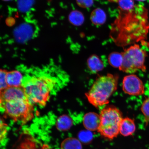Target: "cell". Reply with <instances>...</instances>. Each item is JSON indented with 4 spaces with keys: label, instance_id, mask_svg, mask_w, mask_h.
<instances>
[{
    "label": "cell",
    "instance_id": "1",
    "mask_svg": "<svg viewBox=\"0 0 149 149\" xmlns=\"http://www.w3.org/2000/svg\"><path fill=\"white\" fill-rule=\"evenodd\" d=\"M56 83V79L49 76H33L24 80L22 86L33 105L44 107L49 101Z\"/></svg>",
    "mask_w": 149,
    "mask_h": 149
},
{
    "label": "cell",
    "instance_id": "2",
    "mask_svg": "<svg viewBox=\"0 0 149 149\" xmlns=\"http://www.w3.org/2000/svg\"><path fill=\"white\" fill-rule=\"evenodd\" d=\"M118 79V75L111 74L97 78L85 94L89 103L96 108L109 104L110 97L117 90Z\"/></svg>",
    "mask_w": 149,
    "mask_h": 149
},
{
    "label": "cell",
    "instance_id": "3",
    "mask_svg": "<svg viewBox=\"0 0 149 149\" xmlns=\"http://www.w3.org/2000/svg\"><path fill=\"white\" fill-rule=\"evenodd\" d=\"M0 102L3 112L14 122L26 124L34 117V105L29 101L26 94Z\"/></svg>",
    "mask_w": 149,
    "mask_h": 149
},
{
    "label": "cell",
    "instance_id": "4",
    "mask_svg": "<svg viewBox=\"0 0 149 149\" xmlns=\"http://www.w3.org/2000/svg\"><path fill=\"white\" fill-rule=\"evenodd\" d=\"M100 115V124L97 131L105 138H116L120 133L119 127L123 118L121 111L116 107L109 106L102 109Z\"/></svg>",
    "mask_w": 149,
    "mask_h": 149
},
{
    "label": "cell",
    "instance_id": "5",
    "mask_svg": "<svg viewBox=\"0 0 149 149\" xmlns=\"http://www.w3.org/2000/svg\"><path fill=\"white\" fill-rule=\"evenodd\" d=\"M122 53L123 61L119 70L130 74H133L139 70L146 71L145 62L146 53L138 45L130 46Z\"/></svg>",
    "mask_w": 149,
    "mask_h": 149
},
{
    "label": "cell",
    "instance_id": "6",
    "mask_svg": "<svg viewBox=\"0 0 149 149\" xmlns=\"http://www.w3.org/2000/svg\"><path fill=\"white\" fill-rule=\"evenodd\" d=\"M122 89L126 94L132 96L141 95L144 94L145 91L142 81L133 74H128L124 77Z\"/></svg>",
    "mask_w": 149,
    "mask_h": 149
},
{
    "label": "cell",
    "instance_id": "7",
    "mask_svg": "<svg viewBox=\"0 0 149 149\" xmlns=\"http://www.w3.org/2000/svg\"><path fill=\"white\" fill-rule=\"evenodd\" d=\"M83 125L87 130L90 131L98 130L100 124V117L95 112L86 113L83 118Z\"/></svg>",
    "mask_w": 149,
    "mask_h": 149
},
{
    "label": "cell",
    "instance_id": "8",
    "mask_svg": "<svg viewBox=\"0 0 149 149\" xmlns=\"http://www.w3.org/2000/svg\"><path fill=\"white\" fill-rule=\"evenodd\" d=\"M136 126L134 120L133 119L126 117L123 118L119 127V132L124 137L132 135L135 133Z\"/></svg>",
    "mask_w": 149,
    "mask_h": 149
},
{
    "label": "cell",
    "instance_id": "9",
    "mask_svg": "<svg viewBox=\"0 0 149 149\" xmlns=\"http://www.w3.org/2000/svg\"><path fill=\"white\" fill-rule=\"evenodd\" d=\"M24 78L22 74L17 70L7 71L6 81L8 87L22 86Z\"/></svg>",
    "mask_w": 149,
    "mask_h": 149
},
{
    "label": "cell",
    "instance_id": "10",
    "mask_svg": "<svg viewBox=\"0 0 149 149\" xmlns=\"http://www.w3.org/2000/svg\"><path fill=\"white\" fill-rule=\"evenodd\" d=\"M88 68L93 73H96L101 71L104 68V65L102 61L97 55H93L90 56L87 60Z\"/></svg>",
    "mask_w": 149,
    "mask_h": 149
},
{
    "label": "cell",
    "instance_id": "11",
    "mask_svg": "<svg viewBox=\"0 0 149 149\" xmlns=\"http://www.w3.org/2000/svg\"><path fill=\"white\" fill-rule=\"evenodd\" d=\"M90 19L91 22L95 25H103L107 20V15L101 8L95 9L91 13Z\"/></svg>",
    "mask_w": 149,
    "mask_h": 149
},
{
    "label": "cell",
    "instance_id": "12",
    "mask_svg": "<svg viewBox=\"0 0 149 149\" xmlns=\"http://www.w3.org/2000/svg\"><path fill=\"white\" fill-rule=\"evenodd\" d=\"M61 149H83L81 141L73 137L65 139L61 144Z\"/></svg>",
    "mask_w": 149,
    "mask_h": 149
},
{
    "label": "cell",
    "instance_id": "13",
    "mask_svg": "<svg viewBox=\"0 0 149 149\" xmlns=\"http://www.w3.org/2000/svg\"><path fill=\"white\" fill-rule=\"evenodd\" d=\"M108 61L111 66L120 69L123 61L122 53L114 52L110 54L108 57Z\"/></svg>",
    "mask_w": 149,
    "mask_h": 149
},
{
    "label": "cell",
    "instance_id": "14",
    "mask_svg": "<svg viewBox=\"0 0 149 149\" xmlns=\"http://www.w3.org/2000/svg\"><path fill=\"white\" fill-rule=\"evenodd\" d=\"M72 125V121L69 117L66 115L59 117L57 120L56 127L60 131H66L70 129Z\"/></svg>",
    "mask_w": 149,
    "mask_h": 149
},
{
    "label": "cell",
    "instance_id": "15",
    "mask_svg": "<svg viewBox=\"0 0 149 149\" xmlns=\"http://www.w3.org/2000/svg\"><path fill=\"white\" fill-rule=\"evenodd\" d=\"M69 19L72 25L79 26L81 25L84 21L83 15L79 11H72L69 16Z\"/></svg>",
    "mask_w": 149,
    "mask_h": 149
},
{
    "label": "cell",
    "instance_id": "16",
    "mask_svg": "<svg viewBox=\"0 0 149 149\" xmlns=\"http://www.w3.org/2000/svg\"><path fill=\"white\" fill-rule=\"evenodd\" d=\"M117 3L119 8L124 12L131 10L135 6L134 0H120Z\"/></svg>",
    "mask_w": 149,
    "mask_h": 149
},
{
    "label": "cell",
    "instance_id": "17",
    "mask_svg": "<svg viewBox=\"0 0 149 149\" xmlns=\"http://www.w3.org/2000/svg\"><path fill=\"white\" fill-rule=\"evenodd\" d=\"M141 111L144 115L147 126L149 122V97L147 98L143 102L141 106Z\"/></svg>",
    "mask_w": 149,
    "mask_h": 149
},
{
    "label": "cell",
    "instance_id": "18",
    "mask_svg": "<svg viewBox=\"0 0 149 149\" xmlns=\"http://www.w3.org/2000/svg\"><path fill=\"white\" fill-rule=\"evenodd\" d=\"M7 71L5 70H1V79H0V88L1 91L4 90L8 87L6 81V74Z\"/></svg>",
    "mask_w": 149,
    "mask_h": 149
},
{
    "label": "cell",
    "instance_id": "19",
    "mask_svg": "<svg viewBox=\"0 0 149 149\" xmlns=\"http://www.w3.org/2000/svg\"><path fill=\"white\" fill-rule=\"evenodd\" d=\"M77 4L84 8H90L94 3V0H76Z\"/></svg>",
    "mask_w": 149,
    "mask_h": 149
},
{
    "label": "cell",
    "instance_id": "20",
    "mask_svg": "<svg viewBox=\"0 0 149 149\" xmlns=\"http://www.w3.org/2000/svg\"><path fill=\"white\" fill-rule=\"evenodd\" d=\"M7 125L4 122L2 121L1 120V134H0V138L1 141L5 139L7 133Z\"/></svg>",
    "mask_w": 149,
    "mask_h": 149
},
{
    "label": "cell",
    "instance_id": "21",
    "mask_svg": "<svg viewBox=\"0 0 149 149\" xmlns=\"http://www.w3.org/2000/svg\"><path fill=\"white\" fill-rule=\"evenodd\" d=\"M42 149H53L50 148V146H48V145L46 144H44L43 145Z\"/></svg>",
    "mask_w": 149,
    "mask_h": 149
},
{
    "label": "cell",
    "instance_id": "22",
    "mask_svg": "<svg viewBox=\"0 0 149 149\" xmlns=\"http://www.w3.org/2000/svg\"><path fill=\"white\" fill-rule=\"evenodd\" d=\"M108 1L111 3H118L120 0H107Z\"/></svg>",
    "mask_w": 149,
    "mask_h": 149
},
{
    "label": "cell",
    "instance_id": "23",
    "mask_svg": "<svg viewBox=\"0 0 149 149\" xmlns=\"http://www.w3.org/2000/svg\"><path fill=\"white\" fill-rule=\"evenodd\" d=\"M135 1H146V0H135Z\"/></svg>",
    "mask_w": 149,
    "mask_h": 149
},
{
    "label": "cell",
    "instance_id": "24",
    "mask_svg": "<svg viewBox=\"0 0 149 149\" xmlns=\"http://www.w3.org/2000/svg\"><path fill=\"white\" fill-rule=\"evenodd\" d=\"M3 1H11V0H3Z\"/></svg>",
    "mask_w": 149,
    "mask_h": 149
}]
</instances>
